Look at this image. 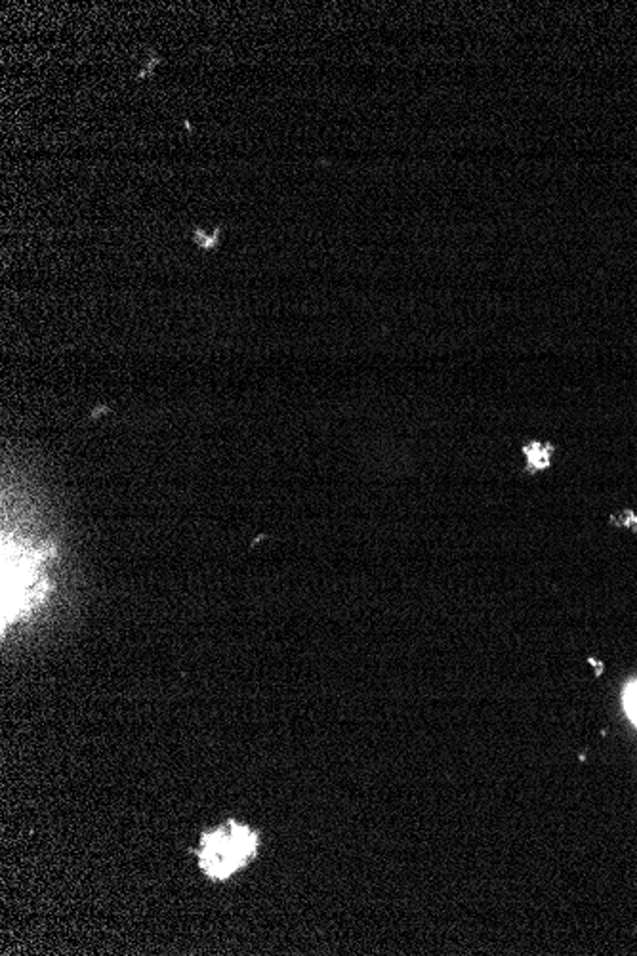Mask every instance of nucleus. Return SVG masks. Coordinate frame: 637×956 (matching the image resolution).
I'll list each match as a JSON object with an SVG mask.
<instances>
[{"label":"nucleus","instance_id":"f257e3e1","mask_svg":"<svg viewBox=\"0 0 637 956\" xmlns=\"http://www.w3.org/2000/svg\"><path fill=\"white\" fill-rule=\"evenodd\" d=\"M52 550L33 548L10 535L2 537V632L8 624L29 615L46 596L42 567Z\"/></svg>","mask_w":637,"mask_h":956},{"label":"nucleus","instance_id":"f03ea898","mask_svg":"<svg viewBox=\"0 0 637 956\" xmlns=\"http://www.w3.org/2000/svg\"><path fill=\"white\" fill-rule=\"evenodd\" d=\"M258 853V832L237 821H227L204 832L195 851L199 865L212 880H227Z\"/></svg>","mask_w":637,"mask_h":956},{"label":"nucleus","instance_id":"7ed1b4c3","mask_svg":"<svg viewBox=\"0 0 637 956\" xmlns=\"http://www.w3.org/2000/svg\"><path fill=\"white\" fill-rule=\"evenodd\" d=\"M218 235H220V229H216L214 233H206L203 229H197V231L193 233V241H195L203 251H212V248L218 245V239H220Z\"/></svg>","mask_w":637,"mask_h":956},{"label":"nucleus","instance_id":"20e7f679","mask_svg":"<svg viewBox=\"0 0 637 956\" xmlns=\"http://www.w3.org/2000/svg\"><path fill=\"white\" fill-rule=\"evenodd\" d=\"M626 706H628L630 716L637 722V686L633 689H630L628 695H626Z\"/></svg>","mask_w":637,"mask_h":956}]
</instances>
